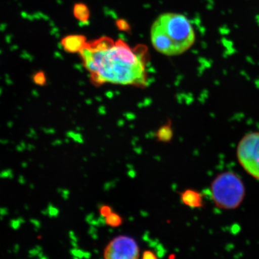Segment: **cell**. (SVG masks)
<instances>
[{
	"mask_svg": "<svg viewBox=\"0 0 259 259\" xmlns=\"http://www.w3.org/2000/svg\"><path fill=\"white\" fill-rule=\"evenodd\" d=\"M174 131L171 120L167 121L156 131V138L158 142L167 144L173 139Z\"/></svg>",
	"mask_w": 259,
	"mask_h": 259,
	"instance_id": "cell-8",
	"label": "cell"
},
{
	"mask_svg": "<svg viewBox=\"0 0 259 259\" xmlns=\"http://www.w3.org/2000/svg\"><path fill=\"white\" fill-rule=\"evenodd\" d=\"M140 250L137 242L127 236L113 238L104 250L105 259H139Z\"/></svg>",
	"mask_w": 259,
	"mask_h": 259,
	"instance_id": "cell-5",
	"label": "cell"
},
{
	"mask_svg": "<svg viewBox=\"0 0 259 259\" xmlns=\"http://www.w3.org/2000/svg\"><path fill=\"white\" fill-rule=\"evenodd\" d=\"M63 48L69 52H79L84 47L86 42L83 40L82 37L79 35H71L65 37L61 41Z\"/></svg>",
	"mask_w": 259,
	"mask_h": 259,
	"instance_id": "cell-7",
	"label": "cell"
},
{
	"mask_svg": "<svg viewBox=\"0 0 259 259\" xmlns=\"http://www.w3.org/2000/svg\"><path fill=\"white\" fill-rule=\"evenodd\" d=\"M211 197L218 208L235 209L244 200L245 187L239 175L226 171L214 177L210 185Z\"/></svg>",
	"mask_w": 259,
	"mask_h": 259,
	"instance_id": "cell-3",
	"label": "cell"
},
{
	"mask_svg": "<svg viewBox=\"0 0 259 259\" xmlns=\"http://www.w3.org/2000/svg\"><path fill=\"white\" fill-rule=\"evenodd\" d=\"M182 203L191 208H199L203 205V197L200 192L194 190H186L181 193Z\"/></svg>",
	"mask_w": 259,
	"mask_h": 259,
	"instance_id": "cell-6",
	"label": "cell"
},
{
	"mask_svg": "<svg viewBox=\"0 0 259 259\" xmlns=\"http://www.w3.org/2000/svg\"><path fill=\"white\" fill-rule=\"evenodd\" d=\"M195 40V32L190 20L180 13H163L151 25V44L163 55H182L193 47Z\"/></svg>",
	"mask_w": 259,
	"mask_h": 259,
	"instance_id": "cell-2",
	"label": "cell"
},
{
	"mask_svg": "<svg viewBox=\"0 0 259 259\" xmlns=\"http://www.w3.org/2000/svg\"><path fill=\"white\" fill-rule=\"evenodd\" d=\"M33 81L37 85H44L46 82L45 76L44 74H40V73L36 74L34 76Z\"/></svg>",
	"mask_w": 259,
	"mask_h": 259,
	"instance_id": "cell-11",
	"label": "cell"
},
{
	"mask_svg": "<svg viewBox=\"0 0 259 259\" xmlns=\"http://www.w3.org/2000/svg\"><path fill=\"white\" fill-rule=\"evenodd\" d=\"M112 212H113V209H112V207L110 206L106 205V204L102 205L100 208V214L104 218L107 217Z\"/></svg>",
	"mask_w": 259,
	"mask_h": 259,
	"instance_id": "cell-10",
	"label": "cell"
},
{
	"mask_svg": "<svg viewBox=\"0 0 259 259\" xmlns=\"http://www.w3.org/2000/svg\"><path fill=\"white\" fill-rule=\"evenodd\" d=\"M236 156L244 171L259 180V131L248 133L241 138L237 146Z\"/></svg>",
	"mask_w": 259,
	"mask_h": 259,
	"instance_id": "cell-4",
	"label": "cell"
},
{
	"mask_svg": "<svg viewBox=\"0 0 259 259\" xmlns=\"http://www.w3.org/2000/svg\"><path fill=\"white\" fill-rule=\"evenodd\" d=\"M105 218V223L107 226L113 227V228H117V227L120 226L123 222V219L120 215L115 212H112L111 214H109L107 217Z\"/></svg>",
	"mask_w": 259,
	"mask_h": 259,
	"instance_id": "cell-9",
	"label": "cell"
},
{
	"mask_svg": "<svg viewBox=\"0 0 259 259\" xmlns=\"http://www.w3.org/2000/svg\"><path fill=\"white\" fill-rule=\"evenodd\" d=\"M142 259H158L155 253L151 250H146L143 254Z\"/></svg>",
	"mask_w": 259,
	"mask_h": 259,
	"instance_id": "cell-12",
	"label": "cell"
},
{
	"mask_svg": "<svg viewBox=\"0 0 259 259\" xmlns=\"http://www.w3.org/2000/svg\"><path fill=\"white\" fill-rule=\"evenodd\" d=\"M85 69L97 85L104 83L144 88L148 74L144 52L123 40L107 37L85 44L79 51Z\"/></svg>",
	"mask_w": 259,
	"mask_h": 259,
	"instance_id": "cell-1",
	"label": "cell"
}]
</instances>
